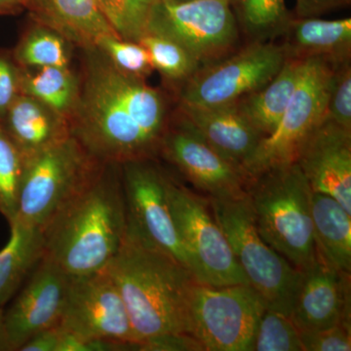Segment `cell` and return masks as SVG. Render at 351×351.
<instances>
[{
	"instance_id": "12",
	"label": "cell",
	"mask_w": 351,
	"mask_h": 351,
	"mask_svg": "<svg viewBox=\"0 0 351 351\" xmlns=\"http://www.w3.org/2000/svg\"><path fill=\"white\" fill-rule=\"evenodd\" d=\"M120 167L127 232L168 254L191 272V261L170 212L167 173L154 162V159L131 161L121 164Z\"/></svg>"
},
{
	"instance_id": "9",
	"label": "cell",
	"mask_w": 351,
	"mask_h": 351,
	"mask_svg": "<svg viewBox=\"0 0 351 351\" xmlns=\"http://www.w3.org/2000/svg\"><path fill=\"white\" fill-rule=\"evenodd\" d=\"M267 304L249 284L195 282L191 302V336L202 351H250Z\"/></svg>"
},
{
	"instance_id": "20",
	"label": "cell",
	"mask_w": 351,
	"mask_h": 351,
	"mask_svg": "<svg viewBox=\"0 0 351 351\" xmlns=\"http://www.w3.org/2000/svg\"><path fill=\"white\" fill-rule=\"evenodd\" d=\"M34 22L54 29L73 45L90 49L104 36L115 34L96 0H22Z\"/></svg>"
},
{
	"instance_id": "25",
	"label": "cell",
	"mask_w": 351,
	"mask_h": 351,
	"mask_svg": "<svg viewBox=\"0 0 351 351\" xmlns=\"http://www.w3.org/2000/svg\"><path fill=\"white\" fill-rule=\"evenodd\" d=\"M80 80L71 68L23 69L21 94L36 99L69 120L80 96Z\"/></svg>"
},
{
	"instance_id": "23",
	"label": "cell",
	"mask_w": 351,
	"mask_h": 351,
	"mask_svg": "<svg viewBox=\"0 0 351 351\" xmlns=\"http://www.w3.org/2000/svg\"><path fill=\"white\" fill-rule=\"evenodd\" d=\"M306 59L287 58L271 82L237 101L252 125L265 137L276 128L301 80Z\"/></svg>"
},
{
	"instance_id": "33",
	"label": "cell",
	"mask_w": 351,
	"mask_h": 351,
	"mask_svg": "<svg viewBox=\"0 0 351 351\" xmlns=\"http://www.w3.org/2000/svg\"><path fill=\"white\" fill-rule=\"evenodd\" d=\"M326 117L343 128L351 130L350 59L332 66Z\"/></svg>"
},
{
	"instance_id": "1",
	"label": "cell",
	"mask_w": 351,
	"mask_h": 351,
	"mask_svg": "<svg viewBox=\"0 0 351 351\" xmlns=\"http://www.w3.org/2000/svg\"><path fill=\"white\" fill-rule=\"evenodd\" d=\"M84 51L71 135L101 163L156 159L168 126L162 94L120 71L96 47Z\"/></svg>"
},
{
	"instance_id": "26",
	"label": "cell",
	"mask_w": 351,
	"mask_h": 351,
	"mask_svg": "<svg viewBox=\"0 0 351 351\" xmlns=\"http://www.w3.org/2000/svg\"><path fill=\"white\" fill-rule=\"evenodd\" d=\"M73 47V44L59 32L34 22L23 34L12 54L23 69L69 68Z\"/></svg>"
},
{
	"instance_id": "38",
	"label": "cell",
	"mask_w": 351,
	"mask_h": 351,
	"mask_svg": "<svg viewBox=\"0 0 351 351\" xmlns=\"http://www.w3.org/2000/svg\"><path fill=\"white\" fill-rule=\"evenodd\" d=\"M4 311L5 309L3 307H0V351H13L8 334H7Z\"/></svg>"
},
{
	"instance_id": "18",
	"label": "cell",
	"mask_w": 351,
	"mask_h": 351,
	"mask_svg": "<svg viewBox=\"0 0 351 351\" xmlns=\"http://www.w3.org/2000/svg\"><path fill=\"white\" fill-rule=\"evenodd\" d=\"M178 117L215 151L241 168L263 138L240 112L237 103L218 107L180 104Z\"/></svg>"
},
{
	"instance_id": "29",
	"label": "cell",
	"mask_w": 351,
	"mask_h": 351,
	"mask_svg": "<svg viewBox=\"0 0 351 351\" xmlns=\"http://www.w3.org/2000/svg\"><path fill=\"white\" fill-rule=\"evenodd\" d=\"M138 43L149 53L154 69L170 82H186L201 66L188 51L165 36L149 32Z\"/></svg>"
},
{
	"instance_id": "19",
	"label": "cell",
	"mask_w": 351,
	"mask_h": 351,
	"mask_svg": "<svg viewBox=\"0 0 351 351\" xmlns=\"http://www.w3.org/2000/svg\"><path fill=\"white\" fill-rule=\"evenodd\" d=\"M0 124L25 160L71 136L66 117L25 94L16 98Z\"/></svg>"
},
{
	"instance_id": "39",
	"label": "cell",
	"mask_w": 351,
	"mask_h": 351,
	"mask_svg": "<svg viewBox=\"0 0 351 351\" xmlns=\"http://www.w3.org/2000/svg\"><path fill=\"white\" fill-rule=\"evenodd\" d=\"M22 8V0H0V15L17 13Z\"/></svg>"
},
{
	"instance_id": "3",
	"label": "cell",
	"mask_w": 351,
	"mask_h": 351,
	"mask_svg": "<svg viewBox=\"0 0 351 351\" xmlns=\"http://www.w3.org/2000/svg\"><path fill=\"white\" fill-rule=\"evenodd\" d=\"M103 270L125 304L136 341L165 336H191L195 276L168 254L127 232L115 257Z\"/></svg>"
},
{
	"instance_id": "11",
	"label": "cell",
	"mask_w": 351,
	"mask_h": 351,
	"mask_svg": "<svg viewBox=\"0 0 351 351\" xmlns=\"http://www.w3.org/2000/svg\"><path fill=\"white\" fill-rule=\"evenodd\" d=\"M149 32L180 44L201 66L230 55L239 40L232 0H158L149 18Z\"/></svg>"
},
{
	"instance_id": "24",
	"label": "cell",
	"mask_w": 351,
	"mask_h": 351,
	"mask_svg": "<svg viewBox=\"0 0 351 351\" xmlns=\"http://www.w3.org/2000/svg\"><path fill=\"white\" fill-rule=\"evenodd\" d=\"M9 226L10 237L0 250V307L15 295L44 255L40 230L17 219Z\"/></svg>"
},
{
	"instance_id": "4",
	"label": "cell",
	"mask_w": 351,
	"mask_h": 351,
	"mask_svg": "<svg viewBox=\"0 0 351 351\" xmlns=\"http://www.w3.org/2000/svg\"><path fill=\"white\" fill-rule=\"evenodd\" d=\"M256 226L263 239L295 269L316 258L311 219L313 189L297 164L252 178L246 189Z\"/></svg>"
},
{
	"instance_id": "2",
	"label": "cell",
	"mask_w": 351,
	"mask_h": 351,
	"mask_svg": "<svg viewBox=\"0 0 351 351\" xmlns=\"http://www.w3.org/2000/svg\"><path fill=\"white\" fill-rule=\"evenodd\" d=\"M126 230L121 167L103 163L41 230L43 257L73 277L101 271L119 253Z\"/></svg>"
},
{
	"instance_id": "27",
	"label": "cell",
	"mask_w": 351,
	"mask_h": 351,
	"mask_svg": "<svg viewBox=\"0 0 351 351\" xmlns=\"http://www.w3.org/2000/svg\"><path fill=\"white\" fill-rule=\"evenodd\" d=\"M232 6L245 31L258 40L282 34L291 19L285 0H232Z\"/></svg>"
},
{
	"instance_id": "13",
	"label": "cell",
	"mask_w": 351,
	"mask_h": 351,
	"mask_svg": "<svg viewBox=\"0 0 351 351\" xmlns=\"http://www.w3.org/2000/svg\"><path fill=\"white\" fill-rule=\"evenodd\" d=\"M60 327L83 339L137 343L123 299L105 270L73 276Z\"/></svg>"
},
{
	"instance_id": "8",
	"label": "cell",
	"mask_w": 351,
	"mask_h": 351,
	"mask_svg": "<svg viewBox=\"0 0 351 351\" xmlns=\"http://www.w3.org/2000/svg\"><path fill=\"white\" fill-rule=\"evenodd\" d=\"M332 66L322 58L306 59L299 84L276 128L260 141L242 165L249 179L295 163L302 145L326 117Z\"/></svg>"
},
{
	"instance_id": "30",
	"label": "cell",
	"mask_w": 351,
	"mask_h": 351,
	"mask_svg": "<svg viewBox=\"0 0 351 351\" xmlns=\"http://www.w3.org/2000/svg\"><path fill=\"white\" fill-rule=\"evenodd\" d=\"M25 158L0 124V215L9 225L17 214Z\"/></svg>"
},
{
	"instance_id": "32",
	"label": "cell",
	"mask_w": 351,
	"mask_h": 351,
	"mask_svg": "<svg viewBox=\"0 0 351 351\" xmlns=\"http://www.w3.org/2000/svg\"><path fill=\"white\" fill-rule=\"evenodd\" d=\"M95 47L125 75L145 80L154 71L149 53L141 43L108 34L101 36Z\"/></svg>"
},
{
	"instance_id": "31",
	"label": "cell",
	"mask_w": 351,
	"mask_h": 351,
	"mask_svg": "<svg viewBox=\"0 0 351 351\" xmlns=\"http://www.w3.org/2000/svg\"><path fill=\"white\" fill-rule=\"evenodd\" d=\"M250 351H304L300 330L290 316L267 308L258 321Z\"/></svg>"
},
{
	"instance_id": "14",
	"label": "cell",
	"mask_w": 351,
	"mask_h": 351,
	"mask_svg": "<svg viewBox=\"0 0 351 351\" xmlns=\"http://www.w3.org/2000/svg\"><path fill=\"white\" fill-rule=\"evenodd\" d=\"M159 156L208 198L237 197L246 193L250 179L242 168L215 151L180 117L167 126Z\"/></svg>"
},
{
	"instance_id": "35",
	"label": "cell",
	"mask_w": 351,
	"mask_h": 351,
	"mask_svg": "<svg viewBox=\"0 0 351 351\" xmlns=\"http://www.w3.org/2000/svg\"><path fill=\"white\" fill-rule=\"evenodd\" d=\"M21 75L12 53L0 50V119L21 94Z\"/></svg>"
},
{
	"instance_id": "16",
	"label": "cell",
	"mask_w": 351,
	"mask_h": 351,
	"mask_svg": "<svg viewBox=\"0 0 351 351\" xmlns=\"http://www.w3.org/2000/svg\"><path fill=\"white\" fill-rule=\"evenodd\" d=\"M295 164L313 193L332 196L351 214V130L327 117L302 145Z\"/></svg>"
},
{
	"instance_id": "40",
	"label": "cell",
	"mask_w": 351,
	"mask_h": 351,
	"mask_svg": "<svg viewBox=\"0 0 351 351\" xmlns=\"http://www.w3.org/2000/svg\"><path fill=\"white\" fill-rule=\"evenodd\" d=\"M164 1L174 2V3H181V2L193 1V0H164Z\"/></svg>"
},
{
	"instance_id": "34",
	"label": "cell",
	"mask_w": 351,
	"mask_h": 351,
	"mask_svg": "<svg viewBox=\"0 0 351 351\" xmlns=\"http://www.w3.org/2000/svg\"><path fill=\"white\" fill-rule=\"evenodd\" d=\"M304 351H350L351 325L300 331Z\"/></svg>"
},
{
	"instance_id": "37",
	"label": "cell",
	"mask_w": 351,
	"mask_h": 351,
	"mask_svg": "<svg viewBox=\"0 0 351 351\" xmlns=\"http://www.w3.org/2000/svg\"><path fill=\"white\" fill-rule=\"evenodd\" d=\"M61 328H50L39 332L32 337L27 343L21 346L19 351H58Z\"/></svg>"
},
{
	"instance_id": "10",
	"label": "cell",
	"mask_w": 351,
	"mask_h": 351,
	"mask_svg": "<svg viewBox=\"0 0 351 351\" xmlns=\"http://www.w3.org/2000/svg\"><path fill=\"white\" fill-rule=\"evenodd\" d=\"M282 45L257 40L204 64L184 82L180 104L218 107L237 103L274 80L285 63Z\"/></svg>"
},
{
	"instance_id": "22",
	"label": "cell",
	"mask_w": 351,
	"mask_h": 351,
	"mask_svg": "<svg viewBox=\"0 0 351 351\" xmlns=\"http://www.w3.org/2000/svg\"><path fill=\"white\" fill-rule=\"evenodd\" d=\"M311 219L317 257L351 272V214L332 196L313 191Z\"/></svg>"
},
{
	"instance_id": "28",
	"label": "cell",
	"mask_w": 351,
	"mask_h": 351,
	"mask_svg": "<svg viewBox=\"0 0 351 351\" xmlns=\"http://www.w3.org/2000/svg\"><path fill=\"white\" fill-rule=\"evenodd\" d=\"M158 0H96L119 38L138 43L147 34L152 9Z\"/></svg>"
},
{
	"instance_id": "15",
	"label": "cell",
	"mask_w": 351,
	"mask_h": 351,
	"mask_svg": "<svg viewBox=\"0 0 351 351\" xmlns=\"http://www.w3.org/2000/svg\"><path fill=\"white\" fill-rule=\"evenodd\" d=\"M73 276L49 258H43L27 283L4 311V319L13 351L32 337L59 326Z\"/></svg>"
},
{
	"instance_id": "5",
	"label": "cell",
	"mask_w": 351,
	"mask_h": 351,
	"mask_svg": "<svg viewBox=\"0 0 351 351\" xmlns=\"http://www.w3.org/2000/svg\"><path fill=\"white\" fill-rule=\"evenodd\" d=\"M209 201L249 285L263 298L267 308L290 316L301 270L261 237L247 193L237 197L209 198Z\"/></svg>"
},
{
	"instance_id": "36",
	"label": "cell",
	"mask_w": 351,
	"mask_h": 351,
	"mask_svg": "<svg viewBox=\"0 0 351 351\" xmlns=\"http://www.w3.org/2000/svg\"><path fill=\"white\" fill-rule=\"evenodd\" d=\"M350 3V0H297L295 15L298 18H313Z\"/></svg>"
},
{
	"instance_id": "21",
	"label": "cell",
	"mask_w": 351,
	"mask_h": 351,
	"mask_svg": "<svg viewBox=\"0 0 351 351\" xmlns=\"http://www.w3.org/2000/svg\"><path fill=\"white\" fill-rule=\"evenodd\" d=\"M282 34L286 57L322 58L332 64L350 59L351 19L291 18Z\"/></svg>"
},
{
	"instance_id": "17",
	"label": "cell",
	"mask_w": 351,
	"mask_h": 351,
	"mask_svg": "<svg viewBox=\"0 0 351 351\" xmlns=\"http://www.w3.org/2000/svg\"><path fill=\"white\" fill-rule=\"evenodd\" d=\"M290 317L300 331L351 325L350 272L321 258L301 270Z\"/></svg>"
},
{
	"instance_id": "6",
	"label": "cell",
	"mask_w": 351,
	"mask_h": 351,
	"mask_svg": "<svg viewBox=\"0 0 351 351\" xmlns=\"http://www.w3.org/2000/svg\"><path fill=\"white\" fill-rule=\"evenodd\" d=\"M101 164L73 135L27 159L15 219L43 230Z\"/></svg>"
},
{
	"instance_id": "7",
	"label": "cell",
	"mask_w": 351,
	"mask_h": 351,
	"mask_svg": "<svg viewBox=\"0 0 351 351\" xmlns=\"http://www.w3.org/2000/svg\"><path fill=\"white\" fill-rule=\"evenodd\" d=\"M167 197L173 221L198 283L221 287L249 284L204 198L167 174Z\"/></svg>"
}]
</instances>
